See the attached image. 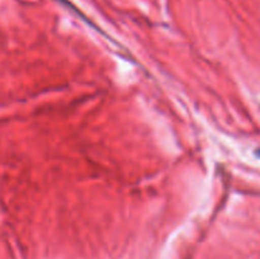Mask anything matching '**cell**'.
Returning <instances> with one entry per match:
<instances>
[]
</instances>
